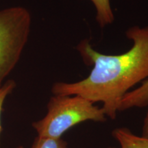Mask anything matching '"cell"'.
Wrapping results in <instances>:
<instances>
[{
    "label": "cell",
    "mask_w": 148,
    "mask_h": 148,
    "mask_svg": "<svg viewBox=\"0 0 148 148\" xmlns=\"http://www.w3.org/2000/svg\"><path fill=\"white\" fill-rule=\"evenodd\" d=\"M132 46L126 52L107 55L96 51L90 41L79 42L76 49L84 63L92 66L86 78L75 82H56L54 95H79L91 102H101L107 117L114 119L121 99L133 86L148 79V25H134L125 32Z\"/></svg>",
    "instance_id": "cell-1"
},
{
    "label": "cell",
    "mask_w": 148,
    "mask_h": 148,
    "mask_svg": "<svg viewBox=\"0 0 148 148\" xmlns=\"http://www.w3.org/2000/svg\"><path fill=\"white\" fill-rule=\"evenodd\" d=\"M107 116L101 108L79 95H53L47 103V112L32 123L38 136L61 138L72 127L87 121L104 122Z\"/></svg>",
    "instance_id": "cell-2"
},
{
    "label": "cell",
    "mask_w": 148,
    "mask_h": 148,
    "mask_svg": "<svg viewBox=\"0 0 148 148\" xmlns=\"http://www.w3.org/2000/svg\"><path fill=\"white\" fill-rule=\"evenodd\" d=\"M31 15L23 7L0 11V86L16 65L30 32Z\"/></svg>",
    "instance_id": "cell-3"
},
{
    "label": "cell",
    "mask_w": 148,
    "mask_h": 148,
    "mask_svg": "<svg viewBox=\"0 0 148 148\" xmlns=\"http://www.w3.org/2000/svg\"><path fill=\"white\" fill-rule=\"evenodd\" d=\"M148 106V79L141 83L140 86L130 90L121 99L119 112L132 108H143Z\"/></svg>",
    "instance_id": "cell-4"
},
{
    "label": "cell",
    "mask_w": 148,
    "mask_h": 148,
    "mask_svg": "<svg viewBox=\"0 0 148 148\" xmlns=\"http://www.w3.org/2000/svg\"><path fill=\"white\" fill-rule=\"evenodd\" d=\"M120 148H148V138L138 136L127 127H118L112 132Z\"/></svg>",
    "instance_id": "cell-5"
},
{
    "label": "cell",
    "mask_w": 148,
    "mask_h": 148,
    "mask_svg": "<svg viewBox=\"0 0 148 148\" xmlns=\"http://www.w3.org/2000/svg\"><path fill=\"white\" fill-rule=\"evenodd\" d=\"M96 9V20L101 27L113 23L114 17L110 0H90Z\"/></svg>",
    "instance_id": "cell-6"
},
{
    "label": "cell",
    "mask_w": 148,
    "mask_h": 148,
    "mask_svg": "<svg viewBox=\"0 0 148 148\" xmlns=\"http://www.w3.org/2000/svg\"><path fill=\"white\" fill-rule=\"evenodd\" d=\"M30 148H68V146L62 138H51L38 136Z\"/></svg>",
    "instance_id": "cell-7"
},
{
    "label": "cell",
    "mask_w": 148,
    "mask_h": 148,
    "mask_svg": "<svg viewBox=\"0 0 148 148\" xmlns=\"http://www.w3.org/2000/svg\"><path fill=\"white\" fill-rule=\"evenodd\" d=\"M14 87H15V82L13 80H9L2 86H0V133L1 131V116L3 103H4L5 98L12 91Z\"/></svg>",
    "instance_id": "cell-8"
},
{
    "label": "cell",
    "mask_w": 148,
    "mask_h": 148,
    "mask_svg": "<svg viewBox=\"0 0 148 148\" xmlns=\"http://www.w3.org/2000/svg\"><path fill=\"white\" fill-rule=\"evenodd\" d=\"M142 136L148 138V110L145 119H144L143 128H142Z\"/></svg>",
    "instance_id": "cell-9"
},
{
    "label": "cell",
    "mask_w": 148,
    "mask_h": 148,
    "mask_svg": "<svg viewBox=\"0 0 148 148\" xmlns=\"http://www.w3.org/2000/svg\"><path fill=\"white\" fill-rule=\"evenodd\" d=\"M16 148H23V147H22V146H18V147H16Z\"/></svg>",
    "instance_id": "cell-10"
},
{
    "label": "cell",
    "mask_w": 148,
    "mask_h": 148,
    "mask_svg": "<svg viewBox=\"0 0 148 148\" xmlns=\"http://www.w3.org/2000/svg\"><path fill=\"white\" fill-rule=\"evenodd\" d=\"M108 148H114V147H108Z\"/></svg>",
    "instance_id": "cell-11"
}]
</instances>
